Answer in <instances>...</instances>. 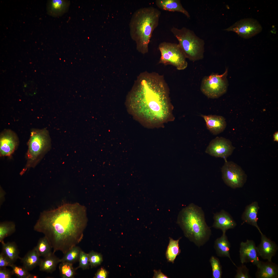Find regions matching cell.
Returning a JSON list of instances; mask_svg holds the SVG:
<instances>
[{
    "mask_svg": "<svg viewBox=\"0 0 278 278\" xmlns=\"http://www.w3.org/2000/svg\"><path fill=\"white\" fill-rule=\"evenodd\" d=\"M88 221L84 206L66 203L41 213L34 229L44 235L53 253L60 251L64 254L81 241Z\"/></svg>",
    "mask_w": 278,
    "mask_h": 278,
    "instance_id": "cell-1",
    "label": "cell"
},
{
    "mask_svg": "<svg viewBox=\"0 0 278 278\" xmlns=\"http://www.w3.org/2000/svg\"><path fill=\"white\" fill-rule=\"evenodd\" d=\"M169 88L163 76L155 72L140 73L135 81L131 100L142 106L146 120L151 124L165 121L170 114Z\"/></svg>",
    "mask_w": 278,
    "mask_h": 278,
    "instance_id": "cell-2",
    "label": "cell"
},
{
    "mask_svg": "<svg viewBox=\"0 0 278 278\" xmlns=\"http://www.w3.org/2000/svg\"><path fill=\"white\" fill-rule=\"evenodd\" d=\"M161 11L153 6L140 8L133 14L129 23L132 39L137 50L142 54L148 53L149 45L153 33L158 26Z\"/></svg>",
    "mask_w": 278,
    "mask_h": 278,
    "instance_id": "cell-3",
    "label": "cell"
},
{
    "mask_svg": "<svg viewBox=\"0 0 278 278\" xmlns=\"http://www.w3.org/2000/svg\"><path fill=\"white\" fill-rule=\"evenodd\" d=\"M177 223L185 236L198 247L205 244L211 236V231L206 222L203 210L194 203H190L180 211Z\"/></svg>",
    "mask_w": 278,
    "mask_h": 278,
    "instance_id": "cell-4",
    "label": "cell"
},
{
    "mask_svg": "<svg viewBox=\"0 0 278 278\" xmlns=\"http://www.w3.org/2000/svg\"><path fill=\"white\" fill-rule=\"evenodd\" d=\"M28 145L27 162L20 172L21 175L29 168H34L50 149L51 139L48 131L46 128L31 129Z\"/></svg>",
    "mask_w": 278,
    "mask_h": 278,
    "instance_id": "cell-5",
    "label": "cell"
},
{
    "mask_svg": "<svg viewBox=\"0 0 278 278\" xmlns=\"http://www.w3.org/2000/svg\"><path fill=\"white\" fill-rule=\"evenodd\" d=\"M171 31L179 42L186 58L195 61L203 58L204 51V40L194 32L183 27L181 29L173 27Z\"/></svg>",
    "mask_w": 278,
    "mask_h": 278,
    "instance_id": "cell-6",
    "label": "cell"
},
{
    "mask_svg": "<svg viewBox=\"0 0 278 278\" xmlns=\"http://www.w3.org/2000/svg\"><path fill=\"white\" fill-rule=\"evenodd\" d=\"M158 48L161 54L159 63L172 65L179 70L187 67L186 58L179 44L163 42L159 44Z\"/></svg>",
    "mask_w": 278,
    "mask_h": 278,
    "instance_id": "cell-7",
    "label": "cell"
},
{
    "mask_svg": "<svg viewBox=\"0 0 278 278\" xmlns=\"http://www.w3.org/2000/svg\"><path fill=\"white\" fill-rule=\"evenodd\" d=\"M228 70L222 74L212 73L204 77L201 86V91L208 98L215 99L220 97L226 92L228 86L227 76Z\"/></svg>",
    "mask_w": 278,
    "mask_h": 278,
    "instance_id": "cell-8",
    "label": "cell"
},
{
    "mask_svg": "<svg viewBox=\"0 0 278 278\" xmlns=\"http://www.w3.org/2000/svg\"><path fill=\"white\" fill-rule=\"evenodd\" d=\"M221 168L222 178L228 186L233 189L242 187L247 176L242 168L232 161H225Z\"/></svg>",
    "mask_w": 278,
    "mask_h": 278,
    "instance_id": "cell-9",
    "label": "cell"
},
{
    "mask_svg": "<svg viewBox=\"0 0 278 278\" xmlns=\"http://www.w3.org/2000/svg\"><path fill=\"white\" fill-rule=\"evenodd\" d=\"M262 29V26L257 20L246 18L238 21L224 30L235 32L241 37L248 39L259 33Z\"/></svg>",
    "mask_w": 278,
    "mask_h": 278,
    "instance_id": "cell-10",
    "label": "cell"
},
{
    "mask_svg": "<svg viewBox=\"0 0 278 278\" xmlns=\"http://www.w3.org/2000/svg\"><path fill=\"white\" fill-rule=\"evenodd\" d=\"M235 149L229 140L217 137L210 142L205 152L212 156L223 158L225 161L232 154Z\"/></svg>",
    "mask_w": 278,
    "mask_h": 278,
    "instance_id": "cell-11",
    "label": "cell"
},
{
    "mask_svg": "<svg viewBox=\"0 0 278 278\" xmlns=\"http://www.w3.org/2000/svg\"><path fill=\"white\" fill-rule=\"evenodd\" d=\"M19 140L16 134L12 130L5 129L0 135V155L11 156L17 148Z\"/></svg>",
    "mask_w": 278,
    "mask_h": 278,
    "instance_id": "cell-12",
    "label": "cell"
},
{
    "mask_svg": "<svg viewBox=\"0 0 278 278\" xmlns=\"http://www.w3.org/2000/svg\"><path fill=\"white\" fill-rule=\"evenodd\" d=\"M239 253L242 264L250 262L257 266L260 261L256 247L253 240H247L245 242H241L240 244Z\"/></svg>",
    "mask_w": 278,
    "mask_h": 278,
    "instance_id": "cell-13",
    "label": "cell"
},
{
    "mask_svg": "<svg viewBox=\"0 0 278 278\" xmlns=\"http://www.w3.org/2000/svg\"><path fill=\"white\" fill-rule=\"evenodd\" d=\"M260 243L256 247L257 252L259 256L263 259L272 261V257L275 254L278 248L275 242L267 237L261 232Z\"/></svg>",
    "mask_w": 278,
    "mask_h": 278,
    "instance_id": "cell-14",
    "label": "cell"
},
{
    "mask_svg": "<svg viewBox=\"0 0 278 278\" xmlns=\"http://www.w3.org/2000/svg\"><path fill=\"white\" fill-rule=\"evenodd\" d=\"M214 220L212 227L221 230L223 233L234 228L236 223L231 215L225 210H222L220 212L215 213L213 216Z\"/></svg>",
    "mask_w": 278,
    "mask_h": 278,
    "instance_id": "cell-15",
    "label": "cell"
},
{
    "mask_svg": "<svg viewBox=\"0 0 278 278\" xmlns=\"http://www.w3.org/2000/svg\"><path fill=\"white\" fill-rule=\"evenodd\" d=\"M205 120L207 129L214 135L223 132L226 126L225 118L222 116L215 115H201Z\"/></svg>",
    "mask_w": 278,
    "mask_h": 278,
    "instance_id": "cell-16",
    "label": "cell"
},
{
    "mask_svg": "<svg viewBox=\"0 0 278 278\" xmlns=\"http://www.w3.org/2000/svg\"><path fill=\"white\" fill-rule=\"evenodd\" d=\"M256 277L258 278H277L278 277L277 265L272 261H260L257 266Z\"/></svg>",
    "mask_w": 278,
    "mask_h": 278,
    "instance_id": "cell-17",
    "label": "cell"
},
{
    "mask_svg": "<svg viewBox=\"0 0 278 278\" xmlns=\"http://www.w3.org/2000/svg\"><path fill=\"white\" fill-rule=\"evenodd\" d=\"M155 3L156 6L162 10L180 12L187 18H190L189 13L183 7L180 0H156Z\"/></svg>",
    "mask_w": 278,
    "mask_h": 278,
    "instance_id": "cell-18",
    "label": "cell"
},
{
    "mask_svg": "<svg viewBox=\"0 0 278 278\" xmlns=\"http://www.w3.org/2000/svg\"><path fill=\"white\" fill-rule=\"evenodd\" d=\"M259 207L258 203L254 202L246 207L242 216V219L245 222L256 227L260 233L261 232L257 224V214Z\"/></svg>",
    "mask_w": 278,
    "mask_h": 278,
    "instance_id": "cell-19",
    "label": "cell"
},
{
    "mask_svg": "<svg viewBox=\"0 0 278 278\" xmlns=\"http://www.w3.org/2000/svg\"><path fill=\"white\" fill-rule=\"evenodd\" d=\"M70 5V1H49L47 5V12L49 14L54 17L62 15L67 11Z\"/></svg>",
    "mask_w": 278,
    "mask_h": 278,
    "instance_id": "cell-20",
    "label": "cell"
},
{
    "mask_svg": "<svg viewBox=\"0 0 278 278\" xmlns=\"http://www.w3.org/2000/svg\"><path fill=\"white\" fill-rule=\"evenodd\" d=\"M230 244L229 241L225 233H223L222 236L217 238L215 241L214 248L217 255L221 257L229 258L233 264L236 265L233 262L230 256Z\"/></svg>",
    "mask_w": 278,
    "mask_h": 278,
    "instance_id": "cell-21",
    "label": "cell"
},
{
    "mask_svg": "<svg viewBox=\"0 0 278 278\" xmlns=\"http://www.w3.org/2000/svg\"><path fill=\"white\" fill-rule=\"evenodd\" d=\"M60 263V259L52 253L47 256L41 259L40 264V271L51 273L55 271L58 264Z\"/></svg>",
    "mask_w": 278,
    "mask_h": 278,
    "instance_id": "cell-22",
    "label": "cell"
},
{
    "mask_svg": "<svg viewBox=\"0 0 278 278\" xmlns=\"http://www.w3.org/2000/svg\"><path fill=\"white\" fill-rule=\"evenodd\" d=\"M40 256L33 248L29 251L22 258H21L23 266L28 271L32 270L39 265L41 259Z\"/></svg>",
    "mask_w": 278,
    "mask_h": 278,
    "instance_id": "cell-23",
    "label": "cell"
},
{
    "mask_svg": "<svg viewBox=\"0 0 278 278\" xmlns=\"http://www.w3.org/2000/svg\"><path fill=\"white\" fill-rule=\"evenodd\" d=\"M2 251L4 254L13 263L18 259H21L17 246L14 242H8L2 243Z\"/></svg>",
    "mask_w": 278,
    "mask_h": 278,
    "instance_id": "cell-24",
    "label": "cell"
},
{
    "mask_svg": "<svg viewBox=\"0 0 278 278\" xmlns=\"http://www.w3.org/2000/svg\"><path fill=\"white\" fill-rule=\"evenodd\" d=\"M181 238L174 240L170 238L169 243L166 252V256L168 262L173 263L177 256L180 253L179 242Z\"/></svg>",
    "mask_w": 278,
    "mask_h": 278,
    "instance_id": "cell-25",
    "label": "cell"
},
{
    "mask_svg": "<svg viewBox=\"0 0 278 278\" xmlns=\"http://www.w3.org/2000/svg\"><path fill=\"white\" fill-rule=\"evenodd\" d=\"M34 248L39 256L45 257L51 254L52 249L47 239L45 236L40 239Z\"/></svg>",
    "mask_w": 278,
    "mask_h": 278,
    "instance_id": "cell-26",
    "label": "cell"
},
{
    "mask_svg": "<svg viewBox=\"0 0 278 278\" xmlns=\"http://www.w3.org/2000/svg\"><path fill=\"white\" fill-rule=\"evenodd\" d=\"M15 231V225L11 221L1 222L0 224V242H4V239L10 236Z\"/></svg>",
    "mask_w": 278,
    "mask_h": 278,
    "instance_id": "cell-27",
    "label": "cell"
},
{
    "mask_svg": "<svg viewBox=\"0 0 278 278\" xmlns=\"http://www.w3.org/2000/svg\"><path fill=\"white\" fill-rule=\"evenodd\" d=\"M81 250L77 246L74 247L64 254L63 257L60 259V263L67 262L73 264L79 261Z\"/></svg>",
    "mask_w": 278,
    "mask_h": 278,
    "instance_id": "cell-28",
    "label": "cell"
},
{
    "mask_svg": "<svg viewBox=\"0 0 278 278\" xmlns=\"http://www.w3.org/2000/svg\"><path fill=\"white\" fill-rule=\"evenodd\" d=\"M72 263L67 262H61L59 265V269L60 275L62 278H73L76 274L75 268Z\"/></svg>",
    "mask_w": 278,
    "mask_h": 278,
    "instance_id": "cell-29",
    "label": "cell"
},
{
    "mask_svg": "<svg viewBox=\"0 0 278 278\" xmlns=\"http://www.w3.org/2000/svg\"><path fill=\"white\" fill-rule=\"evenodd\" d=\"M211 266L213 278H221L222 275V269L219 259L212 256L210 259Z\"/></svg>",
    "mask_w": 278,
    "mask_h": 278,
    "instance_id": "cell-30",
    "label": "cell"
},
{
    "mask_svg": "<svg viewBox=\"0 0 278 278\" xmlns=\"http://www.w3.org/2000/svg\"><path fill=\"white\" fill-rule=\"evenodd\" d=\"M90 266L91 268L100 265L103 261L102 256L100 253L92 251L88 254Z\"/></svg>",
    "mask_w": 278,
    "mask_h": 278,
    "instance_id": "cell-31",
    "label": "cell"
},
{
    "mask_svg": "<svg viewBox=\"0 0 278 278\" xmlns=\"http://www.w3.org/2000/svg\"><path fill=\"white\" fill-rule=\"evenodd\" d=\"M13 274L19 278H30L31 274L23 266H18L13 264L11 266Z\"/></svg>",
    "mask_w": 278,
    "mask_h": 278,
    "instance_id": "cell-32",
    "label": "cell"
},
{
    "mask_svg": "<svg viewBox=\"0 0 278 278\" xmlns=\"http://www.w3.org/2000/svg\"><path fill=\"white\" fill-rule=\"evenodd\" d=\"M79 264L78 266L75 268L77 270L81 268L83 270L89 269L90 266L88 254L81 250L79 260Z\"/></svg>",
    "mask_w": 278,
    "mask_h": 278,
    "instance_id": "cell-33",
    "label": "cell"
},
{
    "mask_svg": "<svg viewBox=\"0 0 278 278\" xmlns=\"http://www.w3.org/2000/svg\"><path fill=\"white\" fill-rule=\"evenodd\" d=\"M237 267L235 278H249L250 277L249 273V270L243 264Z\"/></svg>",
    "mask_w": 278,
    "mask_h": 278,
    "instance_id": "cell-34",
    "label": "cell"
},
{
    "mask_svg": "<svg viewBox=\"0 0 278 278\" xmlns=\"http://www.w3.org/2000/svg\"><path fill=\"white\" fill-rule=\"evenodd\" d=\"M13 263L2 252L0 254V268L11 267Z\"/></svg>",
    "mask_w": 278,
    "mask_h": 278,
    "instance_id": "cell-35",
    "label": "cell"
},
{
    "mask_svg": "<svg viewBox=\"0 0 278 278\" xmlns=\"http://www.w3.org/2000/svg\"><path fill=\"white\" fill-rule=\"evenodd\" d=\"M13 274L12 271L6 267L0 268V278H10Z\"/></svg>",
    "mask_w": 278,
    "mask_h": 278,
    "instance_id": "cell-36",
    "label": "cell"
},
{
    "mask_svg": "<svg viewBox=\"0 0 278 278\" xmlns=\"http://www.w3.org/2000/svg\"><path fill=\"white\" fill-rule=\"evenodd\" d=\"M108 275L107 271L103 268L101 267L98 270L94 278H106L107 277Z\"/></svg>",
    "mask_w": 278,
    "mask_h": 278,
    "instance_id": "cell-37",
    "label": "cell"
},
{
    "mask_svg": "<svg viewBox=\"0 0 278 278\" xmlns=\"http://www.w3.org/2000/svg\"><path fill=\"white\" fill-rule=\"evenodd\" d=\"M154 275L153 278H168L167 276L163 274L160 270H154Z\"/></svg>",
    "mask_w": 278,
    "mask_h": 278,
    "instance_id": "cell-38",
    "label": "cell"
},
{
    "mask_svg": "<svg viewBox=\"0 0 278 278\" xmlns=\"http://www.w3.org/2000/svg\"><path fill=\"white\" fill-rule=\"evenodd\" d=\"M274 141H275L278 142V132L277 131L275 132L273 134Z\"/></svg>",
    "mask_w": 278,
    "mask_h": 278,
    "instance_id": "cell-39",
    "label": "cell"
}]
</instances>
